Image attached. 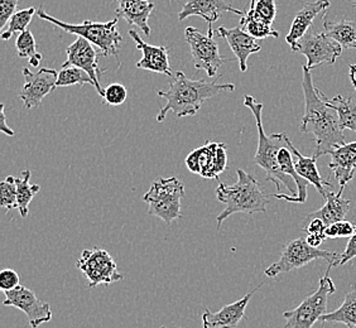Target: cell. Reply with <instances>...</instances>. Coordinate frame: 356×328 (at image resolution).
Wrapping results in <instances>:
<instances>
[{
    "instance_id": "8d00e7d4",
    "label": "cell",
    "mask_w": 356,
    "mask_h": 328,
    "mask_svg": "<svg viewBox=\"0 0 356 328\" xmlns=\"http://www.w3.org/2000/svg\"><path fill=\"white\" fill-rule=\"evenodd\" d=\"M356 233V225L349 221H339L326 229L327 239H340V238H351Z\"/></svg>"
},
{
    "instance_id": "7dc6e473",
    "label": "cell",
    "mask_w": 356,
    "mask_h": 328,
    "mask_svg": "<svg viewBox=\"0 0 356 328\" xmlns=\"http://www.w3.org/2000/svg\"><path fill=\"white\" fill-rule=\"evenodd\" d=\"M255 3H257V0H250V8L249 9H253Z\"/></svg>"
},
{
    "instance_id": "c3c4849f",
    "label": "cell",
    "mask_w": 356,
    "mask_h": 328,
    "mask_svg": "<svg viewBox=\"0 0 356 328\" xmlns=\"http://www.w3.org/2000/svg\"><path fill=\"white\" fill-rule=\"evenodd\" d=\"M353 7L355 8L356 9V0H353Z\"/></svg>"
},
{
    "instance_id": "d4e9b609",
    "label": "cell",
    "mask_w": 356,
    "mask_h": 328,
    "mask_svg": "<svg viewBox=\"0 0 356 328\" xmlns=\"http://www.w3.org/2000/svg\"><path fill=\"white\" fill-rule=\"evenodd\" d=\"M343 195L335 193V192H327V196L325 199V205L322 206L320 210L311 212L306 220L320 219L326 224V226L332 225L339 221H343L348 212L350 210L351 201L343 199Z\"/></svg>"
},
{
    "instance_id": "7a4b0ae2",
    "label": "cell",
    "mask_w": 356,
    "mask_h": 328,
    "mask_svg": "<svg viewBox=\"0 0 356 328\" xmlns=\"http://www.w3.org/2000/svg\"><path fill=\"white\" fill-rule=\"evenodd\" d=\"M234 83L207 82L205 80H190L182 71H177L167 91L159 90L158 96L165 99V106L158 113L157 122H165L168 113H173L177 117H193L202 108L207 99L219 95L224 91H234Z\"/></svg>"
},
{
    "instance_id": "4316f807",
    "label": "cell",
    "mask_w": 356,
    "mask_h": 328,
    "mask_svg": "<svg viewBox=\"0 0 356 328\" xmlns=\"http://www.w3.org/2000/svg\"><path fill=\"white\" fill-rule=\"evenodd\" d=\"M320 95L332 109L337 111L341 129L356 131V104L353 101V99L350 96L343 95H336L332 99H327L322 91H320Z\"/></svg>"
},
{
    "instance_id": "e575fe53",
    "label": "cell",
    "mask_w": 356,
    "mask_h": 328,
    "mask_svg": "<svg viewBox=\"0 0 356 328\" xmlns=\"http://www.w3.org/2000/svg\"><path fill=\"white\" fill-rule=\"evenodd\" d=\"M128 97V92L125 86L122 83H110L106 89L104 90L103 100L110 106H120L125 103Z\"/></svg>"
},
{
    "instance_id": "9c48e42d",
    "label": "cell",
    "mask_w": 356,
    "mask_h": 328,
    "mask_svg": "<svg viewBox=\"0 0 356 328\" xmlns=\"http://www.w3.org/2000/svg\"><path fill=\"white\" fill-rule=\"evenodd\" d=\"M76 267L89 281V288H96L100 284L108 286L124 278L111 255L97 246L83 250Z\"/></svg>"
},
{
    "instance_id": "83f0119b",
    "label": "cell",
    "mask_w": 356,
    "mask_h": 328,
    "mask_svg": "<svg viewBox=\"0 0 356 328\" xmlns=\"http://www.w3.org/2000/svg\"><path fill=\"white\" fill-rule=\"evenodd\" d=\"M320 321L325 323H343L348 328H356V288L345 295L343 303L331 313H326Z\"/></svg>"
},
{
    "instance_id": "bcb514c9",
    "label": "cell",
    "mask_w": 356,
    "mask_h": 328,
    "mask_svg": "<svg viewBox=\"0 0 356 328\" xmlns=\"http://www.w3.org/2000/svg\"><path fill=\"white\" fill-rule=\"evenodd\" d=\"M349 76L350 80H351V83H353V86H354V89H355L356 91V77L353 75V74H349Z\"/></svg>"
},
{
    "instance_id": "9a60e30c",
    "label": "cell",
    "mask_w": 356,
    "mask_h": 328,
    "mask_svg": "<svg viewBox=\"0 0 356 328\" xmlns=\"http://www.w3.org/2000/svg\"><path fill=\"white\" fill-rule=\"evenodd\" d=\"M24 86L19 94V99L24 103L26 109L40 108L46 96L56 89L58 72L54 69L42 67L37 72L23 69Z\"/></svg>"
},
{
    "instance_id": "ba28073f",
    "label": "cell",
    "mask_w": 356,
    "mask_h": 328,
    "mask_svg": "<svg viewBox=\"0 0 356 328\" xmlns=\"http://www.w3.org/2000/svg\"><path fill=\"white\" fill-rule=\"evenodd\" d=\"M334 268L329 264L326 274L318 283L315 293L311 294L298 307L283 313L286 318V328H312L316 322L320 321L326 315L330 295L335 293V284L330 278V270Z\"/></svg>"
},
{
    "instance_id": "ee69618b",
    "label": "cell",
    "mask_w": 356,
    "mask_h": 328,
    "mask_svg": "<svg viewBox=\"0 0 356 328\" xmlns=\"http://www.w3.org/2000/svg\"><path fill=\"white\" fill-rule=\"evenodd\" d=\"M28 61H29V66H32V67H38L42 61L41 54H37V55L33 56L32 58H29Z\"/></svg>"
},
{
    "instance_id": "5b68a950",
    "label": "cell",
    "mask_w": 356,
    "mask_h": 328,
    "mask_svg": "<svg viewBox=\"0 0 356 328\" xmlns=\"http://www.w3.org/2000/svg\"><path fill=\"white\" fill-rule=\"evenodd\" d=\"M37 15L42 21L49 22L55 27L61 28L66 33L83 37L86 41L92 43L99 48V51L105 57L114 56L119 57L120 44L123 42V35L118 31V19L114 18L113 21L102 23V22L83 21L80 24H70L66 22L60 21L54 15L46 13L43 8L37 9Z\"/></svg>"
},
{
    "instance_id": "6da1fadb",
    "label": "cell",
    "mask_w": 356,
    "mask_h": 328,
    "mask_svg": "<svg viewBox=\"0 0 356 328\" xmlns=\"http://www.w3.org/2000/svg\"><path fill=\"white\" fill-rule=\"evenodd\" d=\"M302 69L305 115L302 117L301 131L303 134L312 133L315 136L314 156L318 159L323 154H330L337 147L346 143L337 111L322 99L320 90L314 86L311 69H307L306 65L302 66Z\"/></svg>"
},
{
    "instance_id": "44dd1931",
    "label": "cell",
    "mask_w": 356,
    "mask_h": 328,
    "mask_svg": "<svg viewBox=\"0 0 356 328\" xmlns=\"http://www.w3.org/2000/svg\"><path fill=\"white\" fill-rule=\"evenodd\" d=\"M330 0H316L312 3H305L303 8L296 14L291 29L286 35V42L291 46V49L309 33L312 23L318 14L325 13L329 9Z\"/></svg>"
},
{
    "instance_id": "8992f818",
    "label": "cell",
    "mask_w": 356,
    "mask_h": 328,
    "mask_svg": "<svg viewBox=\"0 0 356 328\" xmlns=\"http://www.w3.org/2000/svg\"><path fill=\"white\" fill-rule=\"evenodd\" d=\"M185 197V185L177 177L158 178L143 196L149 205L148 215L165 221L167 225L182 218L181 201Z\"/></svg>"
},
{
    "instance_id": "e0dca14e",
    "label": "cell",
    "mask_w": 356,
    "mask_h": 328,
    "mask_svg": "<svg viewBox=\"0 0 356 328\" xmlns=\"http://www.w3.org/2000/svg\"><path fill=\"white\" fill-rule=\"evenodd\" d=\"M263 286L259 284L252 292L245 294L239 301L234 302L220 309L219 312H211L206 308L202 313V326L204 328H236L240 322L245 318V309L254 293Z\"/></svg>"
},
{
    "instance_id": "f1b7e54d",
    "label": "cell",
    "mask_w": 356,
    "mask_h": 328,
    "mask_svg": "<svg viewBox=\"0 0 356 328\" xmlns=\"http://www.w3.org/2000/svg\"><path fill=\"white\" fill-rule=\"evenodd\" d=\"M32 177V173L29 170L22 172L21 177H15V186H17V210L21 213V218H27L28 206L32 202L35 193L40 191V186L31 185L29 181Z\"/></svg>"
},
{
    "instance_id": "1f68e13d",
    "label": "cell",
    "mask_w": 356,
    "mask_h": 328,
    "mask_svg": "<svg viewBox=\"0 0 356 328\" xmlns=\"http://www.w3.org/2000/svg\"><path fill=\"white\" fill-rule=\"evenodd\" d=\"M90 83L94 86V82L90 79V76L83 71V69L70 66V67H62L61 71L58 72L57 82H56V89L57 88H67V86H74V85H86Z\"/></svg>"
},
{
    "instance_id": "d6a6232c",
    "label": "cell",
    "mask_w": 356,
    "mask_h": 328,
    "mask_svg": "<svg viewBox=\"0 0 356 328\" xmlns=\"http://www.w3.org/2000/svg\"><path fill=\"white\" fill-rule=\"evenodd\" d=\"M0 205L7 211L18 207L17 186H15V177L13 176H9L6 181L0 183Z\"/></svg>"
},
{
    "instance_id": "8fae6325",
    "label": "cell",
    "mask_w": 356,
    "mask_h": 328,
    "mask_svg": "<svg viewBox=\"0 0 356 328\" xmlns=\"http://www.w3.org/2000/svg\"><path fill=\"white\" fill-rule=\"evenodd\" d=\"M186 165L192 173L218 179L227 168L225 144L206 142L187 156Z\"/></svg>"
},
{
    "instance_id": "52a82bcc",
    "label": "cell",
    "mask_w": 356,
    "mask_h": 328,
    "mask_svg": "<svg viewBox=\"0 0 356 328\" xmlns=\"http://www.w3.org/2000/svg\"><path fill=\"white\" fill-rule=\"evenodd\" d=\"M340 254L332 253L329 250H322L320 247L309 245L306 238H298L288 243L283 247L281 258L264 270L268 278H277L280 274L289 273L296 269L309 265L315 260H327L329 264L337 267Z\"/></svg>"
},
{
    "instance_id": "f546056e",
    "label": "cell",
    "mask_w": 356,
    "mask_h": 328,
    "mask_svg": "<svg viewBox=\"0 0 356 328\" xmlns=\"http://www.w3.org/2000/svg\"><path fill=\"white\" fill-rule=\"evenodd\" d=\"M239 26L255 40H263L268 37H274V38L280 37V32L261 19L252 9H249L247 14L241 17Z\"/></svg>"
},
{
    "instance_id": "2e32d148",
    "label": "cell",
    "mask_w": 356,
    "mask_h": 328,
    "mask_svg": "<svg viewBox=\"0 0 356 328\" xmlns=\"http://www.w3.org/2000/svg\"><path fill=\"white\" fill-rule=\"evenodd\" d=\"M222 13L238 14L240 17L247 12L234 8L225 0H188L178 14V21L182 22L190 17H201L207 23V35H213V24L219 19Z\"/></svg>"
},
{
    "instance_id": "4fadbf2b",
    "label": "cell",
    "mask_w": 356,
    "mask_h": 328,
    "mask_svg": "<svg viewBox=\"0 0 356 328\" xmlns=\"http://www.w3.org/2000/svg\"><path fill=\"white\" fill-rule=\"evenodd\" d=\"M6 301L4 306L7 307L18 308L24 312L28 317L29 326L32 328H38L43 323L52 320V311L51 306L46 302L41 301L33 290L28 289L24 286H19L13 290L4 292Z\"/></svg>"
},
{
    "instance_id": "7402d4cb",
    "label": "cell",
    "mask_w": 356,
    "mask_h": 328,
    "mask_svg": "<svg viewBox=\"0 0 356 328\" xmlns=\"http://www.w3.org/2000/svg\"><path fill=\"white\" fill-rule=\"evenodd\" d=\"M283 140H284L286 145L292 151V154L297 157V162H295L297 174L300 177L303 178V179H306L311 185L315 186L316 190L320 192L322 197L326 199V196H327L326 188H331L332 185L321 177L318 168H317V158L315 156L306 157V156L301 154L286 134H283Z\"/></svg>"
},
{
    "instance_id": "30bf717a",
    "label": "cell",
    "mask_w": 356,
    "mask_h": 328,
    "mask_svg": "<svg viewBox=\"0 0 356 328\" xmlns=\"http://www.w3.org/2000/svg\"><path fill=\"white\" fill-rule=\"evenodd\" d=\"M185 41L191 48L195 69L205 71L209 77L216 76L220 67L226 62H230V60H224L220 55L219 44L215 41L213 35H204L196 28L187 27Z\"/></svg>"
},
{
    "instance_id": "d590c367",
    "label": "cell",
    "mask_w": 356,
    "mask_h": 328,
    "mask_svg": "<svg viewBox=\"0 0 356 328\" xmlns=\"http://www.w3.org/2000/svg\"><path fill=\"white\" fill-rule=\"evenodd\" d=\"M252 10L269 26H273L277 15V6L274 0H257Z\"/></svg>"
},
{
    "instance_id": "4dcf8cb0",
    "label": "cell",
    "mask_w": 356,
    "mask_h": 328,
    "mask_svg": "<svg viewBox=\"0 0 356 328\" xmlns=\"http://www.w3.org/2000/svg\"><path fill=\"white\" fill-rule=\"evenodd\" d=\"M35 14V8H27V9H22L15 12L13 17L10 18V21L8 23V29L4 31L0 38L3 41H8L13 37L14 33H23L28 31L27 27L29 23L33 19V15Z\"/></svg>"
},
{
    "instance_id": "ac0fdd59",
    "label": "cell",
    "mask_w": 356,
    "mask_h": 328,
    "mask_svg": "<svg viewBox=\"0 0 356 328\" xmlns=\"http://www.w3.org/2000/svg\"><path fill=\"white\" fill-rule=\"evenodd\" d=\"M128 35H131V40L136 42L138 49L143 54V57L137 62V69L172 76L170 48L165 46H152L149 43L144 42L134 29H131Z\"/></svg>"
},
{
    "instance_id": "7c38bea8",
    "label": "cell",
    "mask_w": 356,
    "mask_h": 328,
    "mask_svg": "<svg viewBox=\"0 0 356 328\" xmlns=\"http://www.w3.org/2000/svg\"><path fill=\"white\" fill-rule=\"evenodd\" d=\"M293 52H300L307 57V69H312L321 63L334 65L343 54V47L329 38L325 33L315 35L312 29L292 48Z\"/></svg>"
},
{
    "instance_id": "f35d334b",
    "label": "cell",
    "mask_w": 356,
    "mask_h": 328,
    "mask_svg": "<svg viewBox=\"0 0 356 328\" xmlns=\"http://www.w3.org/2000/svg\"><path fill=\"white\" fill-rule=\"evenodd\" d=\"M19 0H0V28L4 27L17 12Z\"/></svg>"
},
{
    "instance_id": "3957f363",
    "label": "cell",
    "mask_w": 356,
    "mask_h": 328,
    "mask_svg": "<svg viewBox=\"0 0 356 328\" xmlns=\"http://www.w3.org/2000/svg\"><path fill=\"white\" fill-rule=\"evenodd\" d=\"M244 105L253 113L257 128H258V149L254 157V163L261 165V168L267 173L266 181L273 182L277 190L281 191L282 185L291 192V197H297L298 188L296 185L295 179L284 174L281 171V167L278 164V153L282 147L284 145L283 134H272L267 136L266 130L263 128V104L258 103L253 96L245 95Z\"/></svg>"
},
{
    "instance_id": "b9f144b4",
    "label": "cell",
    "mask_w": 356,
    "mask_h": 328,
    "mask_svg": "<svg viewBox=\"0 0 356 328\" xmlns=\"http://www.w3.org/2000/svg\"><path fill=\"white\" fill-rule=\"evenodd\" d=\"M4 106H6L4 104L0 105V130H1L4 134L9 136V137H13L14 131L8 126L7 122H6V111H4L6 108H4Z\"/></svg>"
},
{
    "instance_id": "836d02e7",
    "label": "cell",
    "mask_w": 356,
    "mask_h": 328,
    "mask_svg": "<svg viewBox=\"0 0 356 328\" xmlns=\"http://www.w3.org/2000/svg\"><path fill=\"white\" fill-rule=\"evenodd\" d=\"M15 48L18 56L21 58H32L33 56L37 55V46H35V37L32 35L31 31H26L23 33H19L15 41Z\"/></svg>"
},
{
    "instance_id": "5bb4252c",
    "label": "cell",
    "mask_w": 356,
    "mask_h": 328,
    "mask_svg": "<svg viewBox=\"0 0 356 328\" xmlns=\"http://www.w3.org/2000/svg\"><path fill=\"white\" fill-rule=\"evenodd\" d=\"M67 60L63 63L62 67H70L75 66L79 69H83L90 79L94 82L97 94L103 97L104 90L100 83V76L104 72H106V69H100L99 67V58H97V52H96L94 44L86 41L83 37H77L74 43H71L67 49H66Z\"/></svg>"
},
{
    "instance_id": "7bdbcfd3",
    "label": "cell",
    "mask_w": 356,
    "mask_h": 328,
    "mask_svg": "<svg viewBox=\"0 0 356 328\" xmlns=\"http://www.w3.org/2000/svg\"><path fill=\"white\" fill-rule=\"evenodd\" d=\"M306 240H307L309 245L312 246V247H320L322 243H323V239H321L320 236H316V235H307Z\"/></svg>"
},
{
    "instance_id": "ab89813d",
    "label": "cell",
    "mask_w": 356,
    "mask_h": 328,
    "mask_svg": "<svg viewBox=\"0 0 356 328\" xmlns=\"http://www.w3.org/2000/svg\"><path fill=\"white\" fill-rule=\"evenodd\" d=\"M356 258V233L350 238L348 245L345 247L343 254H340L337 267H343L345 264H348L349 261Z\"/></svg>"
},
{
    "instance_id": "277c9868",
    "label": "cell",
    "mask_w": 356,
    "mask_h": 328,
    "mask_svg": "<svg viewBox=\"0 0 356 328\" xmlns=\"http://www.w3.org/2000/svg\"><path fill=\"white\" fill-rule=\"evenodd\" d=\"M238 181L233 186L220 183L216 188V197L220 202L225 204L224 211L218 216V230L222 222L234 213L243 212V213H258V212L267 211V205L270 199L269 195H264L261 190L259 182L257 178L253 177L243 170H236Z\"/></svg>"
},
{
    "instance_id": "74e56055",
    "label": "cell",
    "mask_w": 356,
    "mask_h": 328,
    "mask_svg": "<svg viewBox=\"0 0 356 328\" xmlns=\"http://www.w3.org/2000/svg\"><path fill=\"white\" fill-rule=\"evenodd\" d=\"M21 286V277L13 269H3L0 272V288L3 292L13 290Z\"/></svg>"
},
{
    "instance_id": "681fc988",
    "label": "cell",
    "mask_w": 356,
    "mask_h": 328,
    "mask_svg": "<svg viewBox=\"0 0 356 328\" xmlns=\"http://www.w3.org/2000/svg\"><path fill=\"white\" fill-rule=\"evenodd\" d=\"M161 328H167V327H165V326H162V327H161Z\"/></svg>"
},
{
    "instance_id": "ffe728a7",
    "label": "cell",
    "mask_w": 356,
    "mask_h": 328,
    "mask_svg": "<svg viewBox=\"0 0 356 328\" xmlns=\"http://www.w3.org/2000/svg\"><path fill=\"white\" fill-rule=\"evenodd\" d=\"M330 156L331 162L329 163V168L334 172L336 181L340 185V191L337 193L343 195L345 187L355 176L356 142L337 147L330 153Z\"/></svg>"
},
{
    "instance_id": "cb8c5ba5",
    "label": "cell",
    "mask_w": 356,
    "mask_h": 328,
    "mask_svg": "<svg viewBox=\"0 0 356 328\" xmlns=\"http://www.w3.org/2000/svg\"><path fill=\"white\" fill-rule=\"evenodd\" d=\"M278 164L281 167V171L287 174L289 177L295 179L296 185L298 188V195L297 197H291L286 193H274L269 195V197H275V199H283L286 202H293V204H303L307 201V190H309V182L306 179L300 177L297 174L295 168V162H293V154L291 149L288 148L286 143L282 147L281 151L278 153Z\"/></svg>"
},
{
    "instance_id": "603a6c76",
    "label": "cell",
    "mask_w": 356,
    "mask_h": 328,
    "mask_svg": "<svg viewBox=\"0 0 356 328\" xmlns=\"http://www.w3.org/2000/svg\"><path fill=\"white\" fill-rule=\"evenodd\" d=\"M118 18H123L129 26H137L142 29L144 35H151V27L148 24L149 17L154 9V3L149 0H117Z\"/></svg>"
},
{
    "instance_id": "d6986e66",
    "label": "cell",
    "mask_w": 356,
    "mask_h": 328,
    "mask_svg": "<svg viewBox=\"0 0 356 328\" xmlns=\"http://www.w3.org/2000/svg\"><path fill=\"white\" fill-rule=\"evenodd\" d=\"M218 35L224 38L229 47L232 48L235 57L239 61V69L241 72H245L248 69V58L249 56L261 52V46L258 40L245 32L243 28L238 27L229 29V28H218Z\"/></svg>"
},
{
    "instance_id": "484cf974",
    "label": "cell",
    "mask_w": 356,
    "mask_h": 328,
    "mask_svg": "<svg viewBox=\"0 0 356 328\" xmlns=\"http://www.w3.org/2000/svg\"><path fill=\"white\" fill-rule=\"evenodd\" d=\"M323 33L346 49H356V21H327L323 18Z\"/></svg>"
},
{
    "instance_id": "60d3db41",
    "label": "cell",
    "mask_w": 356,
    "mask_h": 328,
    "mask_svg": "<svg viewBox=\"0 0 356 328\" xmlns=\"http://www.w3.org/2000/svg\"><path fill=\"white\" fill-rule=\"evenodd\" d=\"M326 229H327V226L320 219H311L309 225L303 227V230L309 235H316V236H320L323 240L327 239L326 233H326Z\"/></svg>"
},
{
    "instance_id": "f6af8a7d",
    "label": "cell",
    "mask_w": 356,
    "mask_h": 328,
    "mask_svg": "<svg viewBox=\"0 0 356 328\" xmlns=\"http://www.w3.org/2000/svg\"><path fill=\"white\" fill-rule=\"evenodd\" d=\"M349 74H353L356 77V65H350Z\"/></svg>"
}]
</instances>
